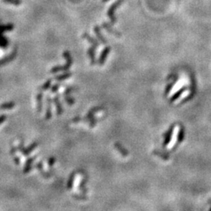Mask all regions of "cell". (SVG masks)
I'll list each match as a JSON object with an SVG mask.
<instances>
[{"label":"cell","instance_id":"cell-1","mask_svg":"<svg viewBox=\"0 0 211 211\" xmlns=\"http://www.w3.org/2000/svg\"><path fill=\"white\" fill-rule=\"evenodd\" d=\"M124 0H117L116 2H113V3L110 6V8H109L108 12H107V16L110 18V24H111L112 25H113V24L117 22V21L116 16H115V10H116L118 7H121V4L124 2Z\"/></svg>","mask_w":211,"mask_h":211},{"label":"cell","instance_id":"cell-2","mask_svg":"<svg viewBox=\"0 0 211 211\" xmlns=\"http://www.w3.org/2000/svg\"><path fill=\"white\" fill-rule=\"evenodd\" d=\"M102 27L104 28L105 30L108 32V33L115 35V36L117 37V38H120V37L121 36V32H119L117 30L113 28V27H112L111 24H109V23H107V22H103V24H102Z\"/></svg>","mask_w":211,"mask_h":211},{"label":"cell","instance_id":"cell-3","mask_svg":"<svg viewBox=\"0 0 211 211\" xmlns=\"http://www.w3.org/2000/svg\"><path fill=\"white\" fill-rule=\"evenodd\" d=\"M175 126L176 125H175V124H172V125L169 127L167 132L164 134V143H163V147H166V146H167V145L170 143V140H171V138H172V135H173L174 130H175Z\"/></svg>","mask_w":211,"mask_h":211},{"label":"cell","instance_id":"cell-4","mask_svg":"<svg viewBox=\"0 0 211 211\" xmlns=\"http://www.w3.org/2000/svg\"><path fill=\"white\" fill-rule=\"evenodd\" d=\"M110 50H111L110 46H107V47H106L104 49H103L101 55H100V56H99L98 61V64H99V65H103V64H104L105 61H106V59H107V56H108Z\"/></svg>","mask_w":211,"mask_h":211},{"label":"cell","instance_id":"cell-5","mask_svg":"<svg viewBox=\"0 0 211 211\" xmlns=\"http://www.w3.org/2000/svg\"><path fill=\"white\" fill-rule=\"evenodd\" d=\"M94 32H95V35L97 36V38H98V40L100 41V42H102V44L103 45H106L107 44V40L105 38V37L103 36V35L102 34L101 32V29H100V27L98 25H95V27H94Z\"/></svg>","mask_w":211,"mask_h":211},{"label":"cell","instance_id":"cell-6","mask_svg":"<svg viewBox=\"0 0 211 211\" xmlns=\"http://www.w3.org/2000/svg\"><path fill=\"white\" fill-rule=\"evenodd\" d=\"M83 38H85V39H87L88 41H89V42L91 43V44L92 45V47H94L95 49H96L97 47H98V46H99V42L98 41V40L95 39V38H94L93 37L91 36L88 33H84V35H83Z\"/></svg>","mask_w":211,"mask_h":211},{"label":"cell","instance_id":"cell-7","mask_svg":"<svg viewBox=\"0 0 211 211\" xmlns=\"http://www.w3.org/2000/svg\"><path fill=\"white\" fill-rule=\"evenodd\" d=\"M187 89H188L187 86H184V87L181 88V89H179V90H178V92H177L176 93H175V95H174L173 96H172L171 98H170V99L169 100V103H173V102H175V100L178 99V98H179V97L181 96V95H182V94L184 93V92H185L186 90H187Z\"/></svg>","mask_w":211,"mask_h":211},{"label":"cell","instance_id":"cell-8","mask_svg":"<svg viewBox=\"0 0 211 211\" xmlns=\"http://www.w3.org/2000/svg\"><path fill=\"white\" fill-rule=\"evenodd\" d=\"M114 146L115 148L121 152V155H122L123 156H128V151H127L125 148H124V146H123L121 143L116 142L114 144Z\"/></svg>","mask_w":211,"mask_h":211},{"label":"cell","instance_id":"cell-9","mask_svg":"<svg viewBox=\"0 0 211 211\" xmlns=\"http://www.w3.org/2000/svg\"><path fill=\"white\" fill-rule=\"evenodd\" d=\"M95 49L94 47H90L89 49L88 50V55H89V58H90L91 60V64L93 65L95 64Z\"/></svg>","mask_w":211,"mask_h":211},{"label":"cell","instance_id":"cell-10","mask_svg":"<svg viewBox=\"0 0 211 211\" xmlns=\"http://www.w3.org/2000/svg\"><path fill=\"white\" fill-rule=\"evenodd\" d=\"M185 138V127L182 124H179V132H178V142H177V146H178L179 143H181V141L184 140Z\"/></svg>","mask_w":211,"mask_h":211},{"label":"cell","instance_id":"cell-11","mask_svg":"<svg viewBox=\"0 0 211 211\" xmlns=\"http://www.w3.org/2000/svg\"><path fill=\"white\" fill-rule=\"evenodd\" d=\"M178 75H176V76H175V78L173 80V81H172L171 83H170V84H169L167 86V88H166V89H165V96H167V95H168L169 93H170V92L171 91L172 88H173L174 84H175V83L178 81Z\"/></svg>","mask_w":211,"mask_h":211},{"label":"cell","instance_id":"cell-12","mask_svg":"<svg viewBox=\"0 0 211 211\" xmlns=\"http://www.w3.org/2000/svg\"><path fill=\"white\" fill-rule=\"evenodd\" d=\"M153 154H155L156 156H160L161 158H162V159L165 160V161H168L169 158H170V156H168L166 155V154L163 153V152H161V151L159 150H154Z\"/></svg>","mask_w":211,"mask_h":211},{"label":"cell","instance_id":"cell-13","mask_svg":"<svg viewBox=\"0 0 211 211\" xmlns=\"http://www.w3.org/2000/svg\"><path fill=\"white\" fill-rule=\"evenodd\" d=\"M109 0H103V2H108Z\"/></svg>","mask_w":211,"mask_h":211}]
</instances>
